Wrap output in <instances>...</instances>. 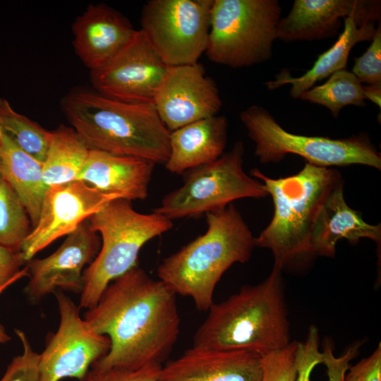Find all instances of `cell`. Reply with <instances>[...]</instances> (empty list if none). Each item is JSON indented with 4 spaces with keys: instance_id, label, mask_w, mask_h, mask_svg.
<instances>
[{
    "instance_id": "6da1fadb",
    "label": "cell",
    "mask_w": 381,
    "mask_h": 381,
    "mask_svg": "<svg viewBox=\"0 0 381 381\" xmlns=\"http://www.w3.org/2000/svg\"><path fill=\"white\" fill-rule=\"evenodd\" d=\"M83 319L110 340L108 353L92 369H138L159 364L180 332L176 294L135 265L111 282Z\"/></svg>"
},
{
    "instance_id": "7a4b0ae2",
    "label": "cell",
    "mask_w": 381,
    "mask_h": 381,
    "mask_svg": "<svg viewBox=\"0 0 381 381\" xmlns=\"http://www.w3.org/2000/svg\"><path fill=\"white\" fill-rule=\"evenodd\" d=\"M282 270L274 265L261 283L242 286L224 301L214 303L194 334L193 346L261 356L286 346L290 329Z\"/></svg>"
},
{
    "instance_id": "3957f363",
    "label": "cell",
    "mask_w": 381,
    "mask_h": 381,
    "mask_svg": "<svg viewBox=\"0 0 381 381\" xmlns=\"http://www.w3.org/2000/svg\"><path fill=\"white\" fill-rule=\"evenodd\" d=\"M62 110L91 150L165 164L170 131L152 103H131L97 92L75 90L62 99Z\"/></svg>"
},
{
    "instance_id": "277c9868",
    "label": "cell",
    "mask_w": 381,
    "mask_h": 381,
    "mask_svg": "<svg viewBox=\"0 0 381 381\" xmlns=\"http://www.w3.org/2000/svg\"><path fill=\"white\" fill-rule=\"evenodd\" d=\"M205 214V233L164 258L157 270L160 281L176 295L190 297L201 311L214 303L223 274L233 264L247 262L255 247V238L233 203Z\"/></svg>"
},
{
    "instance_id": "5b68a950",
    "label": "cell",
    "mask_w": 381,
    "mask_h": 381,
    "mask_svg": "<svg viewBox=\"0 0 381 381\" xmlns=\"http://www.w3.org/2000/svg\"><path fill=\"white\" fill-rule=\"evenodd\" d=\"M250 175L262 181L274 211L267 226L254 238L255 246L271 250L282 269L311 255L310 238L316 218L329 195L343 181L335 169L306 163L297 174L272 179L254 168Z\"/></svg>"
},
{
    "instance_id": "8992f818",
    "label": "cell",
    "mask_w": 381,
    "mask_h": 381,
    "mask_svg": "<svg viewBox=\"0 0 381 381\" xmlns=\"http://www.w3.org/2000/svg\"><path fill=\"white\" fill-rule=\"evenodd\" d=\"M87 221L102 241L99 253L83 274L79 307L87 310L111 282L137 265L141 248L170 230L173 221L155 212H138L122 198L111 200Z\"/></svg>"
},
{
    "instance_id": "52a82bcc",
    "label": "cell",
    "mask_w": 381,
    "mask_h": 381,
    "mask_svg": "<svg viewBox=\"0 0 381 381\" xmlns=\"http://www.w3.org/2000/svg\"><path fill=\"white\" fill-rule=\"evenodd\" d=\"M281 13L277 0H213L205 54L231 68L269 60Z\"/></svg>"
},
{
    "instance_id": "ba28073f",
    "label": "cell",
    "mask_w": 381,
    "mask_h": 381,
    "mask_svg": "<svg viewBox=\"0 0 381 381\" xmlns=\"http://www.w3.org/2000/svg\"><path fill=\"white\" fill-rule=\"evenodd\" d=\"M240 119L255 145V155L260 163L279 162L294 154L321 167L361 164L381 169L380 153L365 133L339 139L292 133L257 104L243 110Z\"/></svg>"
},
{
    "instance_id": "9c48e42d",
    "label": "cell",
    "mask_w": 381,
    "mask_h": 381,
    "mask_svg": "<svg viewBox=\"0 0 381 381\" xmlns=\"http://www.w3.org/2000/svg\"><path fill=\"white\" fill-rule=\"evenodd\" d=\"M243 154V143L238 141L214 162L186 171L183 185L153 212L173 220L222 210L240 198L266 197L262 183L244 171Z\"/></svg>"
},
{
    "instance_id": "30bf717a",
    "label": "cell",
    "mask_w": 381,
    "mask_h": 381,
    "mask_svg": "<svg viewBox=\"0 0 381 381\" xmlns=\"http://www.w3.org/2000/svg\"><path fill=\"white\" fill-rule=\"evenodd\" d=\"M213 0H150L142 9L141 30L169 66L198 63L205 52Z\"/></svg>"
},
{
    "instance_id": "8fae6325",
    "label": "cell",
    "mask_w": 381,
    "mask_h": 381,
    "mask_svg": "<svg viewBox=\"0 0 381 381\" xmlns=\"http://www.w3.org/2000/svg\"><path fill=\"white\" fill-rule=\"evenodd\" d=\"M60 321L57 330L47 338L40 353V381H61L77 378L81 381L90 366L110 349L106 335L94 331L81 318L79 306L63 291L54 293Z\"/></svg>"
},
{
    "instance_id": "7c38bea8",
    "label": "cell",
    "mask_w": 381,
    "mask_h": 381,
    "mask_svg": "<svg viewBox=\"0 0 381 381\" xmlns=\"http://www.w3.org/2000/svg\"><path fill=\"white\" fill-rule=\"evenodd\" d=\"M169 66L140 29L104 66L90 71L98 93L126 102L152 103Z\"/></svg>"
},
{
    "instance_id": "4fadbf2b",
    "label": "cell",
    "mask_w": 381,
    "mask_h": 381,
    "mask_svg": "<svg viewBox=\"0 0 381 381\" xmlns=\"http://www.w3.org/2000/svg\"><path fill=\"white\" fill-rule=\"evenodd\" d=\"M116 198H120L102 193L79 180L48 187L37 224L20 247L25 262L59 238L73 232Z\"/></svg>"
},
{
    "instance_id": "5bb4252c",
    "label": "cell",
    "mask_w": 381,
    "mask_h": 381,
    "mask_svg": "<svg viewBox=\"0 0 381 381\" xmlns=\"http://www.w3.org/2000/svg\"><path fill=\"white\" fill-rule=\"evenodd\" d=\"M100 246L98 234L90 228L87 219L83 221L52 254L26 262L29 272L26 295L37 302L57 290L80 294L83 268L95 259Z\"/></svg>"
},
{
    "instance_id": "9a60e30c",
    "label": "cell",
    "mask_w": 381,
    "mask_h": 381,
    "mask_svg": "<svg viewBox=\"0 0 381 381\" xmlns=\"http://www.w3.org/2000/svg\"><path fill=\"white\" fill-rule=\"evenodd\" d=\"M153 104L170 132L217 115L222 105L215 83L198 63L169 66Z\"/></svg>"
},
{
    "instance_id": "2e32d148",
    "label": "cell",
    "mask_w": 381,
    "mask_h": 381,
    "mask_svg": "<svg viewBox=\"0 0 381 381\" xmlns=\"http://www.w3.org/2000/svg\"><path fill=\"white\" fill-rule=\"evenodd\" d=\"M351 17L358 27L380 21V0H295L289 13L281 18L277 39L285 42L311 41L338 34L341 20Z\"/></svg>"
},
{
    "instance_id": "e0dca14e",
    "label": "cell",
    "mask_w": 381,
    "mask_h": 381,
    "mask_svg": "<svg viewBox=\"0 0 381 381\" xmlns=\"http://www.w3.org/2000/svg\"><path fill=\"white\" fill-rule=\"evenodd\" d=\"M261 355L193 346L162 366L157 381H261Z\"/></svg>"
},
{
    "instance_id": "ac0fdd59",
    "label": "cell",
    "mask_w": 381,
    "mask_h": 381,
    "mask_svg": "<svg viewBox=\"0 0 381 381\" xmlns=\"http://www.w3.org/2000/svg\"><path fill=\"white\" fill-rule=\"evenodd\" d=\"M72 30L75 53L90 71L106 65L135 31L122 13L103 4L89 5Z\"/></svg>"
},
{
    "instance_id": "d6986e66",
    "label": "cell",
    "mask_w": 381,
    "mask_h": 381,
    "mask_svg": "<svg viewBox=\"0 0 381 381\" xmlns=\"http://www.w3.org/2000/svg\"><path fill=\"white\" fill-rule=\"evenodd\" d=\"M155 166L145 159L90 149L79 181L129 201L145 200Z\"/></svg>"
},
{
    "instance_id": "ffe728a7",
    "label": "cell",
    "mask_w": 381,
    "mask_h": 381,
    "mask_svg": "<svg viewBox=\"0 0 381 381\" xmlns=\"http://www.w3.org/2000/svg\"><path fill=\"white\" fill-rule=\"evenodd\" d=\"M362 238L380 246L381 224L365 222L361 212L347 205L342 181L329 195L316 218L310 238L311 255L334 257L339 240L345 238L356 244Z\"/></svg>"
},
{
    "instance_id": "44dd1931",
    "label": "cell",
    "mask_w": 381,
    "mask_h": 381,
    "mask_svg": "<svg viewBox=\"0 0 381 381\" xmlns=\"http://www.w3.org/2000/svg\"><path fill=\"white\" fill-rule=\"evenodd\" d=\"M227 130L226 117L215 115L171 131L166 169L172 174H183L214 162L224 154Z\"/></svg>"
},
{
    "instance_id": "7402d4cb",
    "label": "cell",
    "mask_w": 381,
    "mask_h": 381,
    "mask_svg": "<svg viewBox=\"0 0 381 381\" xmlns=\"http://www.w3.org/2000/svg\"><path fill=\"white\" fill-rule=\"evenodd\" d=\"M344 20V29L337 40L328 50L318 56L310 69L299 77L291 76L289 70H282L275 75L274 80L265 83L267 88L272 90L284 85L290 84L291 97L298 99L303 92L312 88L317 82L338 71L346 69L353 47L360 42H371L376 27L375 23L358 27L351 17H346Z\"/></svg>"
},
{
    "instance_id": "603a6c76",
    "label": "cell",
    "mask_w": 381,
    "mask_h": 381,
    "mask_svg": "<svg viewBox=\"0 0 381 381\" xmlns=\"http://www.w3.org/2000/svg\"><path fill=\"white\" fill-rule=\"evenodd\" d=\"M0 160L4 179L23 204L34 228L48 188L43 179V163L18 147L1 126Z\"/></svg>"
},
{
    "instance_id": "cb8c5ba5",
    "label": "cell",
    "mask_w": 381,
    "mask_h": 381,
    "mask_svg": "<svg viewBox=\"0 0 381 381\" xmlns=\"http://www.w3.org/2000/svg\"><path fill=\"white\" fill-rule=\"evenodd\" d=\"M90 148L72 128L59 126L50 131L43 162V179L49 187L78 181L87 161Z\"/></svg>"
},
{
    "instance_id": "d4e9b609",
    "label": "cell",
    "mask_w": 381,
    "mask_h": 381,
    "mask_svg": "<svg viewBox=\"0 0 381 381\" xmlns=\"http://www.w3.org/2000/svg\"><path fill=\"white\" fill-rule=\"evenodd\" d=\"M363 86L351 71L343 69L331 75L322 85L303 92L298 98L325 107L337 118L344 107L365 106Z\"/></svg>"
},
{
    "instance_id": "484cf974",
    "label": "cell",
    "mask_w": 381,
    "mask_h": 381,
    "mask_svg": "<svg viewBox=\"0 0 381 381\" xmlns=\"http://www.w3.org/2000/svg\"><path fill=\"white\" fill-rule=\"evenodd\" d=\"M0 126L21 150L43 163L49 141L50 131L18 114L9 102L0 98Z\"/></svg>"
},
{
    "instance_id": "4316f807",
    "label": "cell",
    "mask_w": 381,
    "mask_h": 381,
    "mask_svg": "<svg viewBox=\"0 0 381 381\" xmlns=\"http://www.w3.org/2000/svg\"><path fill=\"white\" fill-rule=\"evenodd\" d=\"M29 215L20 198L5 180L0 181V244L20 251L32 230Z\"/></svg>"
},
{
    "instance_id": "83f0119b",
    "label": "cell",
    "mask_w": 381,
    "mask_h": 381,
    "mask_svg": "<svg viewBox=\"0 0 381 381\" xmlns=\"http://www.w3.org/2000/svg\"><path fill=\"white\" fill-rule=\"evenodd\" d=\"M15 332L21 341L23 352L13 358L0 381H40V354L33 350L24 332Z\"/></svg>"
},
{
    "instance_id": "f1b7e54d",
    "label": "cell",
    "mask_w": 381,
    "mask_h": 381,
    "mask_svg": "<svg viewBox=\"0 0 381 381\" xmlns=\"http://www.w3.org/2000/svg\"><path fill=\"white\" fill-rule=\"evenodd\" d=\"M297 342L261 356L262 375L261 381H295L296 372L294 356Z\"/></svg>"
},
{
    "instance_id": "f546056e",
    "label": "cell",
    "mask_w": 381,
    "mask_h": 381,
    "mask_svg": "<svg viewBox=\"0 0 381 381\" xmlns=\"http://www.w3.org/2000/svg\"><path fill=\"white\" fill-rule=\"evenodd\" d=\"M362 84L381 86V24L365 53L354 59L351 71Z\"/></svg>"
},
{
    "instance_id": "4dcf8cb0",
    "label": "cell",
    "mask_w": 381,
    "mask_h": 381,
    "mask_svg": "<svg viewBox=\"0 0 381 381\" xmlns=\"http://www.w3.org/2000/svg\"><path fill=\"white\" fill-rule=\"evenodd\" d=\"M323 361L324 353L319 350L318 329L315 326H310L306 341L297 342L294 356L295 381H310L313 368L323 363Z\"/></svg>"
},
{
    "instance_id": "1f68e13d",
    "label": "cell",
    "mask_w": 381,
    "mask_h": 381,
    "mask_svg": "<svg viewBox=\"0 0 381 381\" xmlns=\"http://www.w3.org/2000/svg\"><path fill=\"white\" fill-rule=\"evenodd\" d=\"M161 368L162 365L154 363L133 370L92 368L81 381H157Z\"/></svg>"
},
{
    "instance_id": "d6a6232c",
    "label": "cell",
    "mask_w": 381,
    "mask_h": 381,
    "mask_svg": "<svg viewBox=\"0 0 381 381\" xmlns=\"http://www.w3.org/2000/svg\"><path fill=\"white\" fill-rule=\"evenodd\" d=\"M360 346V343H356L342 356L335 357L332 345L328 342L325 343L323 364L327 367L328 381H344V375L349 368V363L357 356Z\"/></svg>"
},
{
    "instance_id": "836d02e7",
    "label": "cell",
    "mask_w": 381,
    "mask_h": 381,
    "mask_svg": "<svg viewBox=\"0 0 381 381\" xmlns=\"http://www.w3.org/2000/svg\"><path fill=\"white\" fill-rule=\"evenodd\" d=\"M346 373L344 381H381V344Z\"/></svg>"
},
{
    "instance_id": "e575fe53",
    "label": "cell",
    "mask_w": 381,
    "mask_h": 381,
    "mask_svg": "<svg viewBox=\"0 0 381 381\" xmlns=\"http://www.w3.org/2000/svg\"><path fill=\"white\" fill-rule=\"evenodd\" d=\"M25 263L20 251L0 244V286L16 277L21 266Z\"/></svg>"
},
{
    "instance_id": "d590c367",
    "label": "cell",
    "mask_w": 381,
    "mask_h": 381,
    "mask_svg": "<svg viewBox=\"0 0 381 381\" xmlns=\"http://www.w3.org/2000/svg\"><path fill=\"white\" fill-rule=\"evenodd\" d=\"M29 272L28 267L25 266L23 269L20 270L19 273L17 274L16 277H15L13 279H11L8 283L5 284L4 285L0 286V294H2L7 288H8L11 284L16 282L19 279L25 277H28ZM11 337L6 333L4 327L3 325L0 324V344H6L8 341L11 340Z\"/></svg>"
},
{
    "instance_id": "8d00e7d4",
    "label": "cell",
    "mask_w": 381,
    "mask_h": 381,
    "mask_svg": "<svg viewBox=\"0 0 381 381\" xmlns=\"http://www.w3.org/2000/svg\"><path fill=\"white\" fill-rule=\"evenodd\" d=\"M363 93L365 99H369L380 107L381 86L365 85L363 86Z\"/></svg>"
},
{
    "instance_id": "74e56055",
    "label": "cell",
    "mask_w": 381,
    "mask_h": 381,
    "mask_svg": "<svg viewBox=\"0 0 381 381\" xmlns=\"http://www.w3.org/2000/svg\"><path fill=\"white\" fill-rule=\"evenodd\" d=\"M3 179H4V175H3L2 169H1V160H0V181L3 180Z\"/></svg>"
}]
</instances>
